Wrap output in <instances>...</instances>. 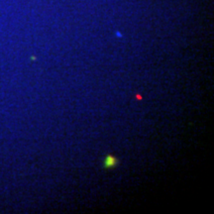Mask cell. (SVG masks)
I'll return each instance as SVG.
<instances>
[{
	"mask_svg": "<svg viewBox=\"0 0 214 214\" xmlns=\"http://www.w3.org/2000/svg\"><path fill=\"white\" fill-rule=\"evenodd\" d=\"M118 161L115 157L113 156H110L108 155L106 158H105V161H104V168L106 169H109V168H112V167H115L117 165Z\"/></svg>",
	"mask_w": 214,
	"mask_h": 214,
	"instance_id": "1",
	"label": "cell"
}]
</instances>
